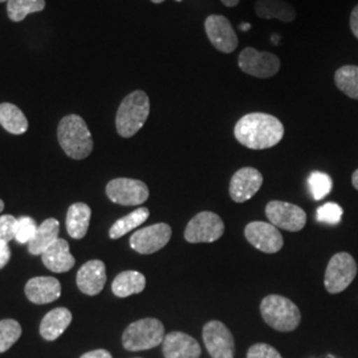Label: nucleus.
<instances>
[{"mask_svg":"<svg viewBox=\"0 0 358 358\" xmlns=\"http://www.w3.org/2000/svg\"><path fill=\"white\" fill-rule=\"evenodd\" d=\"M234 136L239 143L252 150L276 146L284 137L282 121L267 113H250L236 122Z\"/></svg>","mask_w":358,"mask_h":358,"instance_id":"nucleus-1","label":"nucleus"},{"mask_svg":"<svg viewBox=\"0 0 358 358\" xmlns=\"http://www.w3.org/2000/svg\"><path fill=\"white\" fill-rule=\"evenodd\" d=\"M150 115V100L143 90H134L120 105L115 115L117 133L130 138L137 134Z\"/></svg>","mask_w":358,"mask_h":358,"instance_id":"nucleus-2","label":"nucleus"},{"mask_svg":"<svg viewBox=\"0 0 358 358\" xmlns=\"http://www.w3.org/2000/svg\"><path fill=\"white\" fill-rule=\"evenodd\" d=\"M57 140L65 154L73 159H84L93 150V138L90 129L80 115H66L60 121Z\"/></svg>","mask_w":358,"mask_h":358,"instance_id":"nucleus-3","label":"nucleus"},{"mask_svg":"<svg viewBox=\"0 0 358 358\" xmlns=\"http://www.w3.org/2000/svg\"><path fill=\"white\" fill-rule=\"evenodd\" d=\"M260 313L263 320L279 332H292L301 320V313L297 306L280 294H269L264 297L260 304Z\"/></svg>","mask_w":358,"mask_h":358,"instance_id":"nucleus-4","label":"nucleus"},{"mask_svg":"<svg viewBox=\"0 0 358 358\" xmlns=\"http://www.w3.org/2000/svg\"><path fill=\"white\" fill-rule=\"evenodd\" d=\"M165 338L164 324L157 319H142L130 324L122 334V345L130 352L161 345Z\"/></svg>","mask_w":358,"mask_h":358,"instance_id":"nucleus-5","label":"nucleus"},{"mask_svg":"<svg viewBox=\"0 0 358 358\" xmlns=\"http://www.w3.org/2000/svg\"><path fill=\"white\" fill-rule=\"evenodd\" d=\"M357 275V263L348 252H338L332 256L325 271L324 284L329 294L345 291Z\"/></svg>","mask_w":358,"mask_h":358,"instance_id":"nucleus-6","label":"nucleus"},{"mask_svg":"<svg viewBox=\"0 0 358 358\" xmlns=\"http://www.w3.org/2000/svg\"><path fill=\"white\" fill-rule=\"evenodd\" d=\"M238 65L245 75L256 78H269L279 73L282 63L280 59L271 52H260L252 47H247L239 53Z\"/></svg>","mask_w":358,"mask_h":358,"instance_id":"nucleus-7","label":"nucleus"},{"mask_svg":"<svg viewBox=\"0 0 358 358\" xmlns=\"http://www.w3.org/2000/svg\"><path fill=\"white\" fill-rule=\"evenodd\" d=\"M224 234V223L222 217L211 213L202 211L189 222L185 230V239L189 243H213Z\"/></svg>","mask_w":358,"mask_h":358,"instance_id":"nucleus-8","label":"nucleus"},{"mask_svg":"<svg viewBox=\"0 0 358 358\" xmlns=\"http://www.w3.org/2000/svg\"><path fill=\"white\" fill-rule=\"evenodd\" d=\"M108 198L117 205L138 206L149 198L148 186L138 179H112L106 186Z\"/></svg>","mask_w":358,"mask_h":358,"instance_id":"nucleus-9","label":"nucleus"},{"mask_svg":"<svg viewBox=\"0 0 358 358\" xmlns=\"http://www.w3.org/2000/svg\"><path fill=\"white\" fill-rule=\"evenodd\" d=\"M266 215L275 227L292 232L303 230L307 223V214L301 207L282 201H271L266 207Z\"/></svg>","mask_w":358,"mask_h":358,"instance_id":"nucleus-10","label":"nucleus"},{"mask_svg":"<svg viewBox=\"0 0 358 358\" xmlns=\"http://www.w3.org/2000/svg\"><path fill=\"white\" fill-rule=\"evenodd\" d=\"M205 31L211 45L222 53H232L239 45L238 35L226 16H207L205 20Z\"/></svg>","mask_w":358,"mask_h":358,"instance_id":"nucleus-11","label":"nucleus"},{"mask_svg":"<svg viewBox=\"0 0 358 358\" xmlns=\"http://www.w3.org/2000/svg\"><path fill=\"white\" fill-rule=\"evenodd\" d=\"M203 343L213 358H234L235 341L230 329L220 321H208L203 327Z\"/></svg>","mask_w":358,"mask_h":358,"instance_id":"nucleus-12","label":"nucleus"},{"mask_svg":"<svg viewBox=\"0 0 358 358\" xmlns=\"http://www.w3.org/2000/svg\"><path fill=\"white\" fill-rule=\"evenodd\" d=\"M171 227L166 223H157L153 226L136 231L130 236V247L142 255H150L162 250L171 239Z\"/></svg>","mask_w":358,"mask_h":358,"instance_id":"nucleus-13","label":"nucleus"},{"mask_svg":"<svg viewBox=\"0 0 358 358\" xmlns=\"http://www.w3.org/2000/svg\"><path fill=\"white\" fill-rule=\"evenodd\" d=\"M244 235L255 248L266 254L279 252L284 244L280 231L267 222H251L245 226Z\"/></svg>","mask_w":358,"mask_h":358,"instance_id":"nucleus-14","label":"nucleus"},{"mask_svg":"<svg viewBox=\"0 0 358 358\" xmlns=\"http://www.w3.org/2000/svg\"><path fill=\"white\" fill-rule=\"evenodd\" d=\"M263 185V176L254 167H242L231 178V199L236 203H243L251 199Z\"/></svg>","mask_w":358,"mask_h":358,"instance_id":"nucleus-15","label":"nucleus"},{"mask_svg":"<svg viewBox=\"0 0 358 358\" xmlns=\"http://www.w3.org/2000/svg\"><path fill=\"white\" fill-rule=\"evenodd\" d=\"M78 289L83 294L94 296L103 289L106 282V268L101 260H90L78 269L76 276Z\"/></svg>","mask_w":358,"mask_h":358,"instance_id":"nucleus-16","label":"nucleus"},{"mask_svg":"<svg viewBox=\"0 0 358 358\" xmlns=\"http://www.w3.org/2000/svg\"><path fill=\"white\" fill-rule=\"evenodd\" d=\"M162 352L165 358H199L201 345L186 333L171 332L164 338Z\"/></svg>","mask_w":358,"mask_h":358,"instance_id":"nucleus-17","label":"nucleus"},{"mask_svg":"<svg viewBox=\"0 0 358 358\" xmlns=\"http://www.w3.org/2000/svg\"><path fill=\"white\" fill-rule=\"evenodd\" d=\"M62 294V284L51 276H38L26 284V296L34 304H48Z\"/></svg>","mask_w":358,"mask_h":358,"instance_id":"nucleus-18","label":"nucleus"},{"mask_svg":"<svg viewBox=\"0 0 358 358\" xmlns=\"http://www.w3.org/2000/svg\"><path fill=\"white\" fill-rule=\"evenodd\" d=\"M41 259L44 266L56 273H63L73 268L76 263L75 257L69 251V244L60 238L43 252Z\"/></svg>","mask_w":358,"mask_h":358,"instance_id":"nucleus-19","label":"nucleus"},{"mask_svg":"<svg viewBox=\"0 0 358 358\" xmlns=\"http://www.w3.org/2000/svg\"><path fill=\"white\" fill-rule=\"evenodd\" d=\"M72 322V313L66 308H56L48 312L40 324V334L47 341L59 338Z\"/></svg>","mask_w":358,"mask_h":358,"instance_id":"nucleus-20","label":"nucleus"},{"mask_svg":"<svg viewBox=\"0 0 358 358\" xmlns=\"http://www.w3.org/2000/svg\"><path fill=\"white\" fill-rule=\"evenodd\" d=\"M255 13L260 19H276L282 23H292L297 16L294 6L285 0H256Z\"/></svg>","mask_w":358,"mask_h":358,"instance_id":"nucleus-21","label":"nucleus"},{"mask_svg":"<svg viewBox=\"0 0 358 358\" xmlns=\"http://www.w3.org/2000/svg\"><path fill=\"white\" fill-rule=\"evenodd\" d=\"M60 223L50 217L38 224V231L32 241L28 243V250L32 255H43V252L59 239Z\"/></svg>","mask_w":358,"mask_h":358,"instance_id":"nucleus-22","label":"nucleus"},{"mask_svg":"<svg viewBox=\"0 0 358 358\" xmlns=\"http://www.w3.org/2000/svg\"><path fill=\"white\" fill-rule=\"evenodd\" d=\"M92 210L87 203H73L66 213V231L73 239H83L90 229Z\"/></svg>","mask_w":358,"mask_h":358,"instance_id":"nucleus-23","label":"nucleus"},{"mask_svg":"<svg viewBox=\"0 0 358 358\" xmlns=\"http://www.w3.org/2000/svg\"><path fill=\"white\" fill-rule=\"evenodd\" d=\"M145 285H146V279L141 272L125 271L115 276L112 284V291L117 297L124 299L131 294H141L145 289Z\"/></svg>","mask_w":358,"mask_h":358,"instance_id":"nucleus-24","label":"nucleus"},{"mask_svg":"<svg viewBox=\"0 0 358 358\" xmlns=\"http://www.w3.org/2000/svg\"><path fill=\"white\" fill-rule=\"evenodd\" d=\"M0 125L11 134H24L28 130V121L24 113L13 103H0Z\"/></svg>","mask_w":358,"mask_h":358,"instance_id":"nucleus-25","label":"nucleus"},{"mask_svg":"<svg viewBox=\"0 0 358 358\" xmlns=\"http://www.w3.org/2000/svg\"><path fill=\"white\" fill-rule=\"evenodd\" d=\"M149 215H150L149 208L140 207L136 211L130 213L127 217L118 219L115 224L110 227V230H109L110 239H120V238H122L124 235L128 234L129 231L134 230L138 226H141L142 223H145L148 220Z\"/></svg>","mask_w":358,"mask_h":358,"instance_id":"nucleus-26","label":"nucleus"},{"mask_svg":"<svg viewBox=\"0 0 358 358\" xmlns=\"http://www.w3.org/2000/svg\"><path fill=\"white\" fill-rule=\"evenodd\" d=\"M336 87L346 94L349 99L358 100V66L344 65L334 73Z\"/></svg>","mask_w":358,"mask_h":358,"instance_id":"nucleus-27","label":"nucleus"},{"mask_svg":"<svg viewBox=\"0 0 358 358\" xmlns=\"http://www.w3.org/2000/svg\"><path fill=\"white\" fill-rule=\"evenodd\" d=\"M45 8V0H8L7 13L10 20L23 22L29 13H40Z\"/></svg>","mask_w":358,"mask_h":358,"instance_id":"nucleus-28","label":"nucleus"},{"mask_svg":"<svg viewBox=\"0 0 358 358\" xmlns=\"http://www.w3.org/2000/svg\"><path fill=\"white\" fill-rule=\"evenodd\" d=\"M22 327L13 319L0 321V353L7 352L20 338Z\"/></svg>","mask_w":358,"mask_h":358,"instance_id":"nucleus-29","label":"nucleus"},{"mask_svg":"<svg viewBox=\"0 0 358 358\" xmlns=\"http://www.w3.org/2000/svg\"><path fill=\"white\" fill-rule=\"evenodd\" d=\"M308 185L313 199L316 201L324 199L333 189L332 178L321 171H313L308 178Z\"/></svg>","mask_w":358,"mask_h":358,"instance_id":"nucleus-30","label":"nucleus"},{"mask_svg":"<svg viewBox=\"0 0 358 358\" xmlns=\"http://www.w3.org/2000/svg\"><path fill=\"white\" fill-rule=\"evenodd\" d=\"M38 223L31 217H22L17 219L15 227V241L17 243L28 244L38 231Z\"/></svg>","mask_w":358,"mask_h":358,"instance_id":"nucleus-31","label":"nucleus"},{"mask_svg":"<svg viewBox=\"0 0 358 358\" xmlns=\"http://www.w3.org/2000/svg\"><path fill=\"white\" fill-rule=\"evenodd\" d=\"M343 208L341 206L334 203V202H328L325 205L321 206L317 208V220L321 223L327 224H338L343 219Z\"/></svg>","mask_w":358,"mask_h":358,"instance_id":"nucleus-32","label":"nucleus"},{"mask_svg":"<svg viewBox=\"0 0 358 358\" xmlns=\"http://www.w3.org/2000/svg\"><path fill=\"white\" fill-rule=\"evenodd\" d=\"M17 219L13 215L0 217V247L10 243L15 239V227Z\"/></svg>","mask_w":358,"mask_h":358,"instance_id":"nucleus-33","label":"nucleus"},{"mask_svg":"<svg viewBox=\"0 0 358 358\" xmlns=\"http://www.w3.org/2000/svg\"><path fill=\"white\" fill-rule=\"evenodd\" d=\"M247 358H282V355L268 344H255L248 349Z\"/></svg>","mask_w":358,"mask_h":358,"instance_id":"nucleus-34","label":"nucleus"},{"mask_svg":"<svg viewBox=\"0 0 358 358\" xmlns=\"http://www.w3.org/2000/svg\"><path fill=\"white\" fill-rule=\"evenodd\" d=\"M10 259H11V250L8 244L0 247V269L4 268L8 264Z\"/></svg>","mask_w":358,"mask_h":358,"instance_id":"nucleus-35","label":"nucleus"},{"mask_svg":"<svg viewBox=\"0 0 358 358\" xmlns=\"http://www.w3.org/2000/svg\"><path fill=\"white\" fill-rule=\"evenodd\" d=\"M349 24H350V29H352V34L358 38V4L352 10L350 13V20H349Z\"/></svg>","mask_w":358,"mask_h":358,"instance_id":"nucleus-36","label":"nucleus"},{"mask_svg":"<svg viewBox=\"0 0 358 358\" xmlns=\"http://www.w3.org/2000/svg\"><path fill=\"white\" fill-rule=\"evenodd\" d=\"M80 358H113L112 357V355L108 352V350H105V349H97V350H92V352H88V353H85L84 356H81Z\"/></svg>","mask_w":358,"mask_h":358,"instance_id":"nucleus-37","label":"nucleus"},{"mask_svg":"<svg viewBox=\"0 0 358 358\" xmlns=\"http://www.w3.org/2000/svg\"><path fill=\"white\" fill-rule=\"evenodd\" d=\"M226 7H230V8H232V7H236L239 3H241V0H220Z\"/></svg>","mask_w":358,"mask_h":358,"instance_id":"nucleus-38","label":"nucleus"},{"mask_svg":"<svg viewBox=\"0 0 358 358\" xmlns=\"http://www.w3.org/2000/svg\"><path fill=\"white\" fill-rule=\"evenodd\" d=\"M352 183H353L355 189L358 190V169L353 173V176H352Z\"/></svg>","mask_w":358,"mask_h":358,"instance_id":"nucleus-39","label":"nucleus"},{"mask_svg":"<svg viewBox=\"0 0 358 358\" xmlns=\"http://www.w3.org/2000/svg\"><path fill=\"white\" fill-rule=\"evenodd\" d=\"M248 28H250V24H242V26H241V29H243V31H247Z\"/></svg>","mask_w":358,"mask_h":358,"instance_id":"nucleus-40","label":"nucleus"},{"mask_svg":"<svg viewBox=\"0 0 358 358\" xmlns=\"http://www.w3.org/2000/svg\"><path fill=\"white\" fill-rule=\"evenodd\" d=\"M4 210V202L0 199V213Z\"/></svg>","mask_w":358,"mask_h":358,"instance_id":"nucleus-41","label":"nucleus"},{"mask_svg":"<svg viewBox=\"0 0 358 358\" xmlns=\"http://www.w3.org/2000/svg\"><path fill=\"white\" fill-rule=\"evenodd\" d=\"M150 1H153L155 4H161V3H164L165 0H150Z\"/></svg>","mask_w":358,"mask_h":358,"instance_id":"nucleus-42","label":"nucleus"},{"mask_svg":"<svg viewBox=\"0 0 358 358\" xmlns=\"http://www.w3.org/2000/svg\"><path fill=\"white\" fill-rule=\"evenodd\" d=\"M4 1H8V0H0V3H4Z\"/></svg>","mask_w":358,"mask_h":358,"instance_id":"nucleus-43","label":"nucleus"},{"mask_svg":"<svg viewBox=\"0 0 358 358\" xmlns=\"http://www.w3.org/2000/svg\"><path fill=\"white\" fill-rule=\"evenodd\" d=\"M176 1H178L179 3V1H182V0H176Z\"/></svg>","mask_w":358,"mask_h":358,"instance_id":"nucleus-44","label":"nucleus"}]
</instances>
